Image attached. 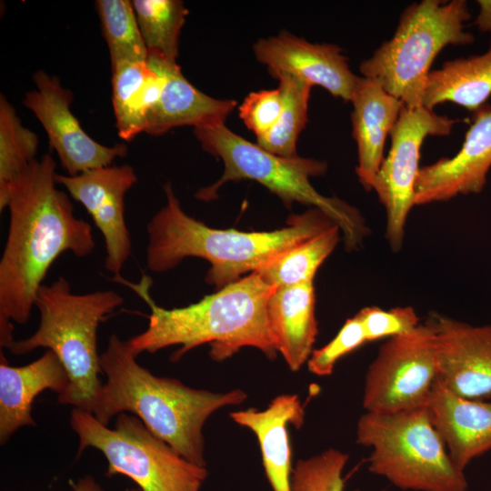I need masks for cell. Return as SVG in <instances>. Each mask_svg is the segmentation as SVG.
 Returning <instances> with one entry per match:
<instances>
[{
  "label": "cell",
  "instance_id": "836d02e7",
  "mask_svg": "<svg viewBox=\"0 0 491 491\" xmlns=\"http://www.w3.org/2000/svg\"><path fill=\"white\" fill-rule=\"evenodd\" d=\"M73 491H103L101 486L91 476H86L77 481L69 480Z\"/></svg>",
  "mask_w": 491,
  "mask_h": 491
},
{
  "label": "cell",
  "instance_id": "603a6c76",
  "mask_svg": "<svg viewBox=\"0 0 491 491\" xmlns=\"http://www.w3.org/2000/svg\"><path fill=\"white\" fill-rule=\"evenodd\" d=\"M112 105L117 134L130 141L145 132L150 112L157 103L165 76L151 60L111 67Z\"/></svg>",
  "mask_w": 491,
  "mask_h": 491
},
{
  "label": "cell",
  "instance_id": "d6a6232c",
  "mask_svg": "<svg viewBox=\"0 0 491 491\" xmlns=\"http://www.w3.org/2000/svg\"><path fill=\"white\" fill-rule=\"evenodd\" d=\"M283 108L279 88L251 92L239 105V116L259 139L276 125Z\"/></svg>",
  "mask_w": 491,
  "mask_h": 491
},
{
  "label": "cell",
  "instance_id": "f546056e",
  "mask_svg": "<svg viewBox=\"0 0 491 491\" xmlns=\"http://www.w3.org/2000/svg\"><path fill=\"white\" fill-rule=\"evenodd\" d=\"M348 456L329 448L298 460L292 470V491H344L343 470Z\"/></svg>",
  "mask_w": 491,
  "mask_h": 491
},
{
  "label": "cell",
  "instance_id": "4fadbf2b",
  "mask_svg": "<svg viewBox=\"0 0 491 491\" xmlns=\"http://www.w3.org/2000/svg\"><path fill=\"white\" fill-rule=\"evenodd\" d=\"M55 181L91 215L104 238L105 269L112 279L120 277L132 252L125 219V196L137 181L135 169L129 165H111L73 176L56 174Z\"/></svg>",
  "mask_w": 491,
  "mask_h": 491
},
{
  "label": "cell",
  "instance_id": "ffe728a7",
  "mask_svg": "<svg viewBox=\"0 0 491 491\" xmlns=\"http://www.w3.org/2000/svg\"><path fill=\"white\" fill-rule=\"evenodd\" d=\"M165 76L160 97L149 114L145 132L161 135L169 130L191 125L194 128L225 124L236 106L232 99H217L195 88L182 74L177 62L148 57Z\"/></svg>",
  "mask_w": 491,
  "mask_h": 491
},
{
  "label": "cell",
  "instance_id": "30bf717a",
  "mask_svg": "<svg viewBox=\"0 0 491 491\" xmlns=\"http://www.w3.org/2000/svg\"><path fill=\"white\" fill-rule=\"evenodd\" d=\"M437 378L436 335L427 319L380 346L366 375L363 407L396 413L426 406Z\"/></svg>",
  "mask_w": 491,
  "mask_h": 491
},
{
  "label": "cell",
  "instance_id": "2e32d148",
  "mask_svg": "<svg viewBox=\"0 0 491 491\" xmlns=\"http://www.w3.org/2000/svg\"><path fill=\"white\" fill-rule=\"evenodd\" d=\"M256 59L276 77L287 75L320 85L344 101L351 100L358 77L342 49L332 44H313L289 33L259 39L253 47Z\"/></svg>",
  "mask_w": 491,
  "mask_h": 491
},
{
  "label": "cell",
  "instance_id": "7c38bea8",
  "mask_svg": "<svg viewBox=\"0 0 491 491\" xmlns=\"http://www.w3.org/2000/svg\"><path fill=\"white\" fill-rule=\"evenodd\" d=\"M35 89L25 93L23 104L44 127L68 175L111 165L127 154V146L104 145L94 140L71 111L73 94L55 75L38 70L33 75Z\"/></svg>",
  "mask_w": 491,
  "mask_h": 491
},
{
  "label": "cell",
  "instance_id": "8992f818",
  "mask_svg": "<svg viewBox=\"0 0 491 491\" xmlns=\"http://www.w3.org/2000/svg\"><path fill=\"white\" fill-rule=\"evenodd\" d=\"M194 134L202 148L220 158L225 165L217 182L195 194L198 199H215L226 182L254 180L276 195L286 206L297 202L324 212L339 227L349 251L361 246L368 235L369 229L358 209L337 197L321 195L311 185L310 177L326 173V162L298 155H275L234 133L225 124L194 128Z\"/></svg>",
  "mask_w": 491,
  "mask_h": 491
},
{
  "label": "cell",
  "instance_id": "f1b7e54d",
  "mask_svg": "<svg viewBox=\"0 0 491 491\" xmlns=\"http://www.w3.org/2000/svg\"><path fill=\"white\" fill-rule=\"evenodd\" d=\"M38 137L25 127L15 109L0 97V193L19 176L35 160Z\"/></svg>",
  "mask_w": 491,
  "mask_h": 491
},
{
  "label": "cell",
  "instance_id": "7a4b0ae2",
  "mask_svg": "<svg viewBox=\"0 0 491 491\" xmlns=\"http://www.w3.org/2000/svg\"><path fill=\"white\" fill-rule=\"evenodd\" d=\"M112 280L131 288L150 308L146 329L128 339L137 356L180 346L171 357L175 362L206 343L211 345L210 356L215 361L225 360L246 346L257 348L269 358L276 356L267 314L268 300L276 287L257 272L196 303L172 309L155 304L150 295L152 280L145 275L137 283L123 276Z\"/></svg>",
  "mask_w": 491,
  "mask_h": 491
},
{
  "label": "cell",
  "instance_id": "3957f363",
  "mask_svg": "<svg viewBox=\"0 0 491 491\" xmlns=\"http://www.w3.org/2000/svg\"><path fill=\"white\" fill-rule=\"evenodd\" d=\"M128 340L113 334L100 364L106 380L95 399L93 415L107 426L121 413H132L157 437L192 463L205 466L204 425L217 410L240 405L241 389L213 392L153 375L140 366Z\"/></svg>",
  "mask_w": 491,
  "mask_h": 491
},
{
  "label": "cell",
  "instance_id": "e575fe53",
  "mask_svg": "<svg viewBox=\"0 0 491 491\" xmlns=\"http://www.w3.org/2000/svg\"><path fill=\"white\" fill-rule=\"evenodd\" d=\"M132 491H138V490H136V489H133Z\"/></svg>",
  "mask_w": 491,
  "mask_h": 491
},
{
  "label": "cell",
  "instance_id": "83f0119b",
  "mask_svg": "<svg viewBox=\"0 0 491 491\" xmlns=\"http://www.w3.org/2000/svg\"><path fill=\"white\" fill-rule=\"evenodd\" d=\"M95 8L108 46L111 67L148 58L132 1L97 0Z\"/></svg>",
  "mask_w": 491,
  "mask_h": 491
},
{
  "label": "cell",
  "instance_id": "8fae6325",
  "mask_svg": "<svg viewBox=\"0 0 491 491\" xmlns=\"http://www.w3.org/2000/svg\"><path fill=\"white\" fill-rule=\"evenodd\" d=\"M458 122L425 106H404L400 112L390 133L389 152L371 186L385 207V236L394 252L403 246L406 220L415 205V185L423 142L430 135H448Z\"/></svg>",
  "mask_w": 491,
  "mask_h": 491
},
{
  "label": "cell",
  "instance_id": "1f68e13d",
  "mask_svg": "<svg viewBox=\"0 0 491 491\" xmlns=\"http://www.w3.org/2000/svg\"><path fill=\"white\" fill-rule=\"evenodd\" d=\"M356 315L361 320L367 342L407 334L421 324L416 310L411 306L389 310L367 306Z\"/></svg>",
  "mask_w": 491,
  "mask_h": 491
},
{
  "label": "cell",
  "instance_id": "44dd1931",
  "mask_svg": "<svg viewBox=\"0 0 491 491\" xmlns=\"http://www.w3.org/2000/svg\"><path fill=\"white\" fill-rule=\"evenodd\" d=\"M230 416L256 435L272 490L292 491L288 426L300 428L304 424L305 408L299 397L296 395H280L264 410L248 408L232 412Z\"/></svg>",
  "mask_w": 491,
  "mask_h": 491
},
{
  "label": "cell",
  "instance_id": "4316f807",
  "mask_svg": "<svg viewBox=\"0 0 491 491\" xmlns=\"http://www.w3.org/2000/svg\"><path fill=\"white\" fill-rule=\"evenodd\" d=\"M283 97V108L273 128L256 144L280 156L296 155V142L307 122L308 102L312 85L287 75L276 77Z\"/></svg>",
  "mask_w": 491,
  "mask_h": 491
},
{
  "label": "cell",
  "instance_id": "9c48e42d",
  "mask_svg": "<svg viewBox=\"0 0 491 491\" xmlns=\"http://www.w3.org/2000/svg\"><path fill=\"white\" fill-rule=\"evenodd\" d=\"M69 423L79 438L77 456L87 447L99 450L107 475H124L141 491H200L207 477L205 466L185 459L134 415H117L111 429L93 414L74 408Z\"/></svg>",
  "mask_w": 491,
  "mask_h": 491
},
{
  "label": "cell",
  "instance_id": "7402d4cb",
  "mask_svg": "<svg viewBox=\"0 0 491 491\" xmlns=\"http://www.w3.org/2000/svg\"><path fill=\"white\" fill-rule=\"evenodd\" d=\"M313 282L276 287L267 305L277 352L292 371L308 361L318 333Z\"/></svg>",
  "mask_w": 491,
  "mask_h": 491
},
{
  "label": "cell",
  "instance_id": "277c9868",
  "mask_svg": "<svg viewBox=\"0 0 491 491\" xmlns=\"http://www.w3.org/2000/svg\"><path fill=\"white\" fill-rule=\"evenodd\" d=\"M166 204L147 223L146 267L162 273L186 257H199L211 265L205 281L218 290L257 272L277 256L336 225L324 212L310 208L293 215L287 225L270 232L216 229L187 215L172 185H164Z\"/></svg>",
  "mask_w": 491,
  "mask_h": 491
},
{
  "label": "cell",
  "instance_id": "5b68a950",
  "mask_svg": "<svg viewBox=\"0 0 491 491\" xmlns=\"http://www.w3.org/2000/svg\"><path fill=\"white\" fill-rule=\"evenodd\" d=\"M124 302L113 290L74 294L69 282L59 276L51 285H43L36 296L40 322L29 337L14 340L8 346L15 356L36 348L52 350L65 368L69 385L58 401L93 414L96 396L103 385L97 331Z\"/></svg>",
  "mask_w": 491,
  "mask_h": 491
},
{
  "label": "cell",
  "instance_id": "5bb4252c",
  "mask_svg": "<svg viewBox=\"0 0 491 491\" xmlns=\"http://www.w3.org/2000/svg\"><path fill=\"white\" fill-rule=\"evenodd\" d=\"M437 381L454 394L482 400L491 396V325L474 326L432 313Z\"/></svg>",
  "mask_w": 491,
  "mask_h": 491
},
{
  "label": "cell",
  "instance_id": "ac0fdd59",
  "mask_svg": "<svg viewBox=\"0 0 491 491\" xmlns=\"http://www.w3.org/2000/svg\"><path fill=\"white\" fill-rule=\"evenodd\" d=\"M69 385L65 368L52 350L22 366H12L1 353L0 362V442L25 426H35L33 403L45 390L64 394Z\"/></svg>",
  "mask_w": 491,
  "mask_h": 491
},
{
  "label": "cell",
  "instance_id": "ba28073f",
  "mask_svg": "<svg viewBox=\"0 0 491 491\" xmlns=\"http://www.w3.org/2000/svg\"><path fill=\"white\" fill-rule=\"evenodd\" d=\"M356 442L371 447L368 469L398 488L466 491L463 470L451 459L426 406L396 413L366 412Z\"/></svg>",
  "mask_w": 491,
  "mask_h": 491
},
{
  "label": "cell",
  "instance_id": "e0dca14e",
  "mask_svg": "<svg viewBox=\"0 0 491 491\" xmlns=\"http://www.w3.org/2000/svg\"><path fill=\"white\" fill-rule=\"evenodd\" d=\"M426 407L451 459L461 470L491 450V402L462 397L436 381Z\"/></svg>",
  "mask_w": 491,
  "mask_h": 491
},
{
  "label": "cell",
  "instance_id": "d4e9b609",
  "mask_svg": "<svg viewBox=\"0 0 491 491\" xmlns=\"http://www.w3.org/2000/svg\"><path fill=\"white\" fill-rule=\"evenodd\" d=\"M148 57L176 63L179 36L188 14L179 0H133Z\"/></svg>",
  "mask_w": 491,
  "mask_h": 491
},
{
  "label": "cell",
  "instance_id": "52a82bcc",
  "mask_svg": "<svg viewBox=\"0 0 491 491\" xmlns=\"http://www.w3.org/2000/svg\"><path fill=\"white\" fill-rule=\"evenodd\" d=\"M471 15L465 0H422L402 12L393 36L361 62L364 77L377 81L406 107L423 106L427 76L437 55L447 45L472 44L465 30Z\"/></svg>",
  "mask_w": 491,
  "mask_h": 491
},
{
  "label": "cell",
  "instance_id": "d6986e66",
  "mask_svg": "<svg viewBox=\"0 0 491 491\" xmlns=\"http://www.w3.org/2000/svg\"><path fill=\"white\" fill-rule=\"evenodd\" d=\"M350 102L353 137L357 145L356 175L362 185L371 190L384 160V147L404 103L388 94L376 80L358 77Z\"/></svg>",
  "mask_w": 491,
  "mask_h": 491
},
{
  "label": "cell",
  "instance_id": "9a60e30c",
  "mask_svg": "<svg viewBox=\"0 0 491 491\" xmlns=\"http://www.w3.org/2000/svg\"><path fill=\"white\" fill-rule=\"evenodd\" d=\"M491 169V105L474 112L460 150L420 167L415 185V205L446 202L478 194Z\"/></svg>",
  "mask_w": 491,
  "mask_h": 491
},
{
  "label": "cell",
  "instance_id": "cb8c5ba5",
  "mask_svg": "<svg viewBox=\"0 0 491 491\" xmlns=\"http://www.w3.org/2000/svg\"><path fill=\"white\" fill-rule=\"evenodd\" d=\"M491 95V45L481 55L446 61L429 73L423 106L451 102L473 113L486 104Z\"/></svg>",
  "mask_w": 491,
  "mask_h": 491
},
{
  "label": "cell",
  "instance_id": "484cf974",
  "mask_svg": "<svg viewBox=\"0 0 491 491\" xmlns=\"http://www.w3.org/2000/svg\"><path fill=\"white\" fill-rule=\"evenodd\" d=\"M340 233L334 225L286 251L257 273L276 288L313 282L317 269L336 246Z\"/></svg>",
  "mask_w": 491,
  "mask_h": 491
},
{
  "label": "cell",
  "instance_id": "4dcf8cb0",
  "mask_svg": "<svg viewBox=\"0 0 491 491\" xmlns=\"http://www.w3.org/2000/svg\"><path fill=\"white\" fill-rule=\"evenodd\" d=\"M366 341L357 315L346 320L336 336L326 345L312 352L307 366L311 373L326 376L333 373L336 362Z\"/></svg>",
  "mask_w": 491,
  "mask_h": 491
},
{
  "label": "cell",
  "instance_id": "6da1fadb",
  "mask_svg": "<svg viewBox=\"0 0 491 491\" xmlns=\"http://www.w3.org/2000/svg\"><path fill=\"white\" fill-rule=\"evenodd\" d=\"M56 164L51 155L35 159L0 193L9 227L0 260V346L14 341L12 322L25 324L37 293L57 257H77L95 249L90 224L78 218L67 194L56 187Z\"/></svg>",
  "mask_w": 491,
  "mask_h": 491
}]
</instances>
